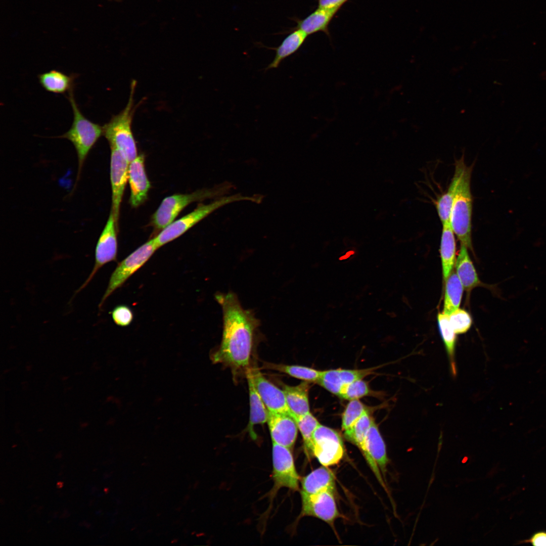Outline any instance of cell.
<instances>
[{
  "label": "cell",
  "mask_w": 546,
  "mask_h": 546,
  "mask_svg": "<svg viewBox=\"0 0 546 546\" xmlns=\"http://www.w3.org/2000/svg\"><path fill=\"white\" fill-rule=\"evenodd\" d=\"M472 166H468L463 158L457 160L454 173L458 177L452 204L450 224L461 244L472 249V215L473 199L471 191Z\"/></svg>",
  "instance_id": "7a4b0ae2"
},
{
  "label": "cell",
  "mask_w": 546,
  "mask_h": 546,
  "mask_svg": "<svg viewBox=\"0 0 546 546\" xmlns=\"http://www.w3.org/2000/svg\"><path fill=\"white\" fill-rule=\"evenodd\" d=\"M251 370L254 386L268 411L291 415L283 390L268 380L257 368Z\"/></svg>",
  "instance_id": "4fadbf2b"
},
{
  "label": "cell",
  "mask_w": 546,
  "mask_h": 546,
  "mask_svg": "<svg viewBox=\"0 0 546 546\" xmlns=\"http://www.w3.org/2000/svg\"><path fill=\"white\" fill-rule=\"evenodd\" d=\"M468 248L461 244L455 261L456 272L464 289L467 292L481 285L475 268L469 256Z\"/></svg>",
  "instance_id": "44dd1931"
},
{
  "label": "cell",
  "mask_w": 546,
  "mask_h": 546,
  "mask_svg": "<svg viewBox=\"0 0 546 546\" xmlns=\"http://www.w3.org/2000/svg\"><path fill=\"white\" fill-rule=\"evenodd\" d=\"M107 490H108V489H107V488H105V489H104V491H105L106 492H107Z\"/></svg>",
  "instance_id": "f35d334b"
},
{
  "label": "cell",
  "mask_w": 546,
  "mask_h": 546,
  "mask_svg": "<svg viewBox=\"0 0 546 546\" xmlns=\"http://www.w3.org/2000/svg\"><path fill=\"white\" fill-rule=\"evenodd\" d=\"M309 385L304 381L296 386L285 385L283 391L292 416L297 418L310 413L308 400Z\"/></svg>",
  "instance_id": "ffe728a7"
},
{
  "label": "cell",
  "mask_w": 546,
  "mask_h": 546,
  "mask_svg": "<svg viewBox=\"0 0 546 546\" xmlns=\"http://www.w3.org/2000/svg\"><path fill=\"white\" fill-rule=\"evenodd\" d=\"M246 374L248 384L250 402V418L247 428L251 436L254 439L256 435L253 430L254 426L266 423L268 411L254 386L251 368H247Z\"/></svg>",
  "instance_id": "d6986e66"
},
{
  "label": "cell",
  "mask_w": 546,
  "mask_h": 546,
  "mask_svg": "<svg viewBox=\"0 0 546 546\" xmlns=\"http://www.w3.org/2000/svg\"><path fill=\"white\" fill-rule=\"evenodd\" d=\"M301 485L300 494L311 495L326 490L335 493V476L328 467L322 465L303 477Z\"/></svg>",
  "instance_id": "e0dca14e"
},
{
  "label": "cell",
  "mask_w": 546,
  "mask_h": 546,
  "mask_svg": "<svg viewBox=\"0 0 546 546\" xmlns=\"http://www.w3.org/2000/svg\"><path fill=\"white\" fill-rule=\"evenodd\" d=\"M454 235L450 223L442 224L440 252L444 281L452 271L455 263L456 244Z\"/></svg>",
  "instance_id": "7402d4cb"
},
{
  "label": "cell",
  "mask_w": 546,
  "mask_h": 546,
  "mask_svg": "<svg viewBox=\"0 0 546 546\" xmlns=\"http://www.w3.org/2000/svg\"><path fill=\"white\" fill-rule=\"evenodd\" d=\"M375 368L362 369H331L322 371L317 382L330 392L339 396L349 383L372 374Z\"/></svg>",
  "instance_id": "9a60e30c"
},
{
  "label": "cell",
  "mask_w": 546,
  "mask_h": 546,
  "mask_svg": "<svg viewBox=\"0 0 546 546\" xmlns=\"http://www.w3.org/2000/svg\"><path fill=\"white\" fill-rule=\"evenodd\" d=\"M265 367L308 382L317 383L322 373L321 371L299 365L267 363L265 364Z\"/></svg>",
  "instance_id": "4316f807"
},
{
  "label": "cell",
  "mask_w": 546,
  "mask_h": 546,
  "mask_svg": "<svg viewBox=\"0 0 546 546\" xmlns=\"http://www.w3.org/2000/svg\"><path fill=\"white\" fill-rule=\"evenodd\" d=\"M308 35L299 29H294L287 35L277 47L271 48L276 51L272 62L268 65L266 70L277 68L286 58L290 56L301 47Z\"/></svg>",
  "instance_id": "cb8c5ba5"
},
{
  "label": "cell",
  "mask_w": 546,
  "mask_h": 546,
  "mask_svg": "<svg viewBox=\"0 0 546 546\" xmlns=\"http://www.w3.org/2000/svg\"><path fill=\"white\" fill-rule=\"evenodd\" d=\"M158 249L153 238L140 246L118 263L110 276L107 288L99 304L100 308L108 297L143 266Z\"/></svg>",
  "instance_id": "52a82bcc"
},
{
  "label": "cell",
  "mask_w": 546,
  "mask_h": 546,
  "mask_svg": "<svg viewBox=\"0 0 546 546\" xmlns=\"http://www.w3.org/2000/svg\"><path fill=\"white\" fill-rule=\"evenodd\" d=\"M374 421L369 411L366 412L349 429L344 431L345 438L358 447L365 441Z\"/></svg>",
  "instance_id": "83f0119b"
},
{
  "label": "cell",
  "mask_w": 546,
  "mask_h": 546,
  "mask_svg": "<svg viewBox=\"0 0 546 546\" xmlns=\"http://www.w3.org/2000/svg\"><path fill=\"white\" fill-rule=\"evenodd\" d=\"M135 85V81H132L129 100L125 108L103 126V135L109 142L110 148L118 150L129 163L138 155L131 128L135 111L133 96Z\"/></svg>",
  "instance_id": "3957f363"
},
{
  "label": "cell",
  "mask_w": 546,
  "mask_h": 546,
  "mask_svg": "<svg viewBox=\"0 0 546 546\" xmlns=\"http://www.w3.org/2000/svg\"><path fill=\"white\" fill-rule=\"evenodd\" d=\"M367 411H369L366 406L359 399L350 400L342 416L343 430L349 429Z\"/></svg>",
  "instance_id": "4dcf8cb0"
},
{
  "label": "cell",
  "mask_w": 546,
  "mask_h": 546,
  "mask_svg": "<svg viewBox=\"0 0 546 546\" xmlns=\"http://www.w3.org/2000/svg\"><path fill=\"white\" fill-rule=\"evenodd\" d=\"M233 186L225 182L211 189L196 191L190 194H175L165 198L152 217L154 228L162 230L174 221L179 213L190 204L211 198L224 196Z\"/></svg>",
  "instance_id": "5b68a950"
},
{
  "label": "cell",
  "mask_w": 546,
  "mask_h": 546,
  "mask_svg": "<svg viewBox=\"0 0 546 546\" xmlns=\"http://www.w3.org/2000/svg\"><path fill=\"white\" fill-rule=\"evenodd\" d=\"M458 177L454 172L451 181L447 191L436 200L435 205L442 224L450 223L452 204L457 186Z\"/></svg>",
  "instance_id": "f1b7e54d"
},
{
  "label": "cell",
  "mask_w": 546,
  "mask_h": 546,
  "mask_svg": "<svg viewBox=\"0 0 546 546\" xmlns=\"http://www.w3.org/2000/svg\"><path fill=\"white\" fill-rule=\"evenodd\" d=\"M521 543H528L535 546H546V531H537L528 539L523 540Z\"/></svg>",
  "instance_id": "e575fe53"
},
{
  "label": "cell",
  "mask_w": 546,
  "mask_h": 546,
  "mask_svg": "<svg viewBox=\"0 0 546 546\" xmlns=\"http://www.w3.org/2000/svg\"><path fill=\"white\" fill-rule=\"evenodd\" d=\"M68 99L72 109L73 120L70 129L59 137L67 139L74 146L79 171L89 151L103 134V127L91 121L82 114L74 99L73 89L68 92Z\"/></svg>",
  "instance_id": "8992f818"
},
{
  "label": "cell",
  "mask_w": 546,
  "mask_h": 546,
  "mask_svg": "<svg viewBox=\"0 0 546 546\" xmlns=\"http://www.w3.org/2000/svg\"><path fill=\"white\" fill-rule=\"evenodd\" d=\"M445 282L442 313L449 315L459 308L464 289L456 272L453 270Z\"/></svg>",
  "instance_id": "d4e9b609"
},
{
  "label": "cell",
  "mask_w": 546,
  "mask_h": 546,
  "mask_svg": "<svg viewBox=\"0 0 546 546\" xmlns=\"http://www.w3.org/2000/svg\"><path fill=\"white\" fill-rule=\"evenodd\" d=\"M338 10L318 7L305 18L296 20L295 29L302 30L307 35L321 31L330 36L329 25Z\"/></svg>",
  "instance_id": "ac0fdd59"
},
{
  "label": "cell",
  "mask_w": 546,
  "mask_h": 546,
  "mask_svg": "<svg viewBox=\"0 0 546 546\" xmlns=\"http://www.w3.org/2000/svg\"><path fill=\"white\" fill-rule=\"evenodd\" d=\"M295 421L302 435L306 452L312 454V435L320 423L310 413L297 418Z\"/></svg>",
  "instance_id": "f546056e"
},
{
  "label": "cell",
  "mask_w": 546,
  "mask_h": 546,
  "mask_svg": "<svg viewBox=\"0 0 546 546\" xmlns=\"http://www.w3.org/2000/svg\"><path fill=\"white\" fill-rule=\"evenodd\" d=\"M272 458L274 490L282 487L299 490L300 478L291 449L272 442Z\"/></svg>",
  "instance_id": "9c48e42d"
},
{
  "label": "cell",
  "mask_w": 546,
  "mask_h": 546,
  "mask_svg": "<svg viewBox=\"0 0 546 546\" xmlns=\"http://www.w3.org/2000/svg\"><path fill=\"white\" fill-rule=\"evenodd\" d=\"M63 483L62 482L59 481L57 484V486L59 488H62L63 487Z\"/></svg>",
  "instance_id": "74e56055"
},
{
  "label": "cell",
  "mask_w": 546,
  "mask_h": 546,
  "mask_svg": "<svg viewBox=\"0 0 546 546\" xmlns=\"http://www.w3.org/2000/svg\"><path fill=\"white\" fill-rule=\"evenodd\" d=\"M215 298L222 310L223 331L219 347L211 355V360L235 372L246 370L258 320L251 311L242 307L234 293H219Z\"/></svg>",
  "instance_id": "6da1fadb"
},
{
  "label": "cell",
  "mask_w": 546,
  "mask_h": 546,
  "mask_svg": "<svg viewBox=\"0 0 546 546\" xmlns=\"http://www.w3.org/2000/svg\"><path fill=\"white\" fill-rule=\"evenodd\" d=\"M117 227L113 213L110 211L106 224L96 245L94 268L80 290L89 282L100 268L107 263L116 260L118 250Z\"/></svg>",
  "instance_id": "30bf717a"
},
{
  "label": "cell",
  "mask_w": 546,
  "mask_h": 546,
  "mask_svg": "<svg viewBox=\"0 0 546 546\" xmlns=\"http://www.w3.org/2000/svg\"><path fill=\"white\" fill-rule=\"evenodd\" d=\"M334 493L326 490L311 495L301 494V515L314 517L333 526L335 520L340 516Z\"/></svg>",
  "instance_id": "8fae6325"
},
{
  "label": "cell",
  "mask_w": 546,
  "mask_h": 546,
  "mask_svg": "<svg viewBox=\"0 0 546 546\" xmlns=\"http://www.w3.org/2000/svg\"><path fill=\"white\" fill-rule=\"evenodd\" d=\"M371 392L368 384L362 379L346 385L339 396L350 401L368 396L370 394Z\"/></svg>",
  "instance_id": "1f68e13d"
},
{
  "label": "cell",
  "mask_w": 546,
  "mask_h": 546,
  "mask_svg": "<svg viewBox=\"0 0 546 546\" xmlns=\"http://www.w3.org/2000/svg\"><path fill=\"white\" fill-rule=\"evenodd\" d=\"M437 322L441 338L449 357L450 370L452 375L455 376L457 373L454 360L457 334L450 324L448 315L442 312L439 313L437 315Z\"/></svg>",
  "instance_id": "484cf974"
},
{
  "label": "cell",
  "mask_w": 546,
  "mask_h": 546,
  "mask_svg": "<svg viewBox=\"0 0 546 546\" xmlns=\"http://www.w3.org/2000/svg\"><path fill=\"white\" fill-rule=\"evenodd\" d=\"M540 77L542 80L546 79V71H543L540 74Z\"/></svg>",
  "instance_id": "8d00e7d4"
},
{
  "label": "cell",
  "mask_w": 546,
  "mask_h": 546,
  "mask_svg": "<svg viewBox=\"0 0 546 546\" xmlns=\"http://www.w3.org/2000/svg\"><path fill=\"white\" fill-rule=\"evenodd\" d=\"M348 0H318V7L340 9Z\"/></svg>",
  "instance_id": "d590c367"
},
{
  "label": "cell",
  "mask_w": 546,
  "mask_h": 546,
  "mask_svg": "<svg viewBox=\"0 0 546 546\" xmlns=\"http://www.w3.org/2000/svg\"><path fill=\"white\" fill-rule=\"evenodd\" d=\"M76 74L67 75L57 70H52L38 75L39 82L47 91L55 94H64L74 89Z\"/></svg>",
  "instance_id": "603a6c76"
},
{
  "label": "cell",
  "mask_w": 546,
  "mask_h": 546,
  "mask_svg": "<svg viewBox=\"0 0 546 546\" xmlns=\"http://www.w3.org/2000/svg\"><path fill=\"white\" fill-rule=\"evenodd\" d=\"M260 196H246L241 194L223 196L208 204H200L193 211L173 221L154 237L159 248L180 237L186 232L217 209L228 204L240 201H261Z\"/></svg>",
  "instance_id": "277c9868"
},
{
  "label": "cell",
  "mask_w": 546,
  "mask_h": 546,
  "mask_svg": "<svg viewBox=\"0 0 546 546\" xmlns=\"http://www.w3.org/2000/svg\"><path fill=\"white\" fill-rule=\"evenodd\" d=\"M267 423L272 442L292 448L298 433V426L290 415L268 412Z\"/></svg>",
  "instance_id": "5bb4252c"
},
{
  "label": "cell",
  "mask_w": 546,
  "mask_h": 546,
  "mask_svg": "<svg viewBox=\"0 0 546 546\" xmlns=\"http://www.w3.org/2000/svg\"><path fill=\"white\" fill-rule=\"evenodd\" d=\"M311 452L322 465H336L345 453L343 439L337 431L320 424L312 435Z\"/></svg>",
  "instance_id": "ba28073f"
},
{
  "label": "cell",
  "mask_w": 546,
  "mask_h": 546,
  "mask_svg": "<svg viewBox=\"0 0 546 546\" xmlns=\"http://www.w3.org/2000/svg\"><path fill=\"white\" fill-rule=\"evenodd\" d=\"M448 316L450 324L457 334L467 332L472 324L470 314L463 309L459 308Z\"/></svg>",
  "instance_id": "d6a6232c"
},
{
  "label": "cell",
  "mask_w": 546,
  "mask_h": 546,
  "mask_svg": "<svg viewBox=\"0 0 546 546\" xmlns=\"http://www.w3.org/2000/svg\"><path fill=\"white\" fill-rule=\"evenodd\" d=\"M111 315L115 324L121 327L128 326L133 317L131 309L123 305L115 307L111 312Z\"/></svg>",
  "instance_id": "836d02e7"
},
{
  "label": "cell",
  "mask_w": 546,
  "mask_h": 546,
  "mask_svg": "<svg viewBox=\"0 0 546 546\" xmlns=\"http://www.w3.org/2000/svg\"><path fill=\"white\" fill-rule=\"evenodd\" d=\"M129 162L117 149L111 148L110 180L112 189V208L117 226L120 204L128 180Z\"/></svg>",
  "instance_id": "7c38bea8"
},
{
  "label": "cell",
  "mask_w": 546,
  "mask_h": 546,
  "mask_svg": "<svg viewBox=\"0 0 546 546\" xmlns=\"http://www.w3.org/2000/svg\"><path fill=\"white\" fill-rule=\"evenodd\" d=\"M144 161V155L140 154L129 164V202L133 207L139 206L146 201L151 187L145 171Z\"/></svg>",
  "instance_id": "2e32d148"
}]
</instances>
